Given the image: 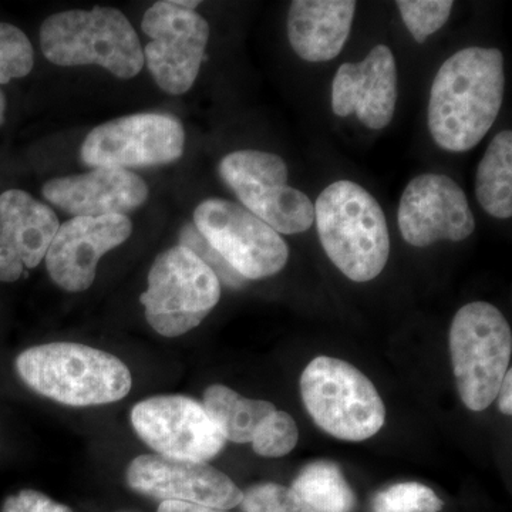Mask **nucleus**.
<instances>
[{
  "instance_id": "1",
  "label": "nucleus",
  "mask_w": 512,
  "mask_h": 512,
  "mask_svg": "<svg viewBox=\"0 0 512 512\" xmlns=\"http://www.w3.org/2000/svg\"><path fill=\"white\" fill-rule=\"evenodd\" d=\"M504 92L500 50L467 47L454 53L431 84L427 123L434 143L451 153L478 146L500 114Z\"/></svg>"
},
{
  "instance_id": "2",
  "label": "nucleus",
  "mask_w": 512,
  "mask_h": 512,
  "mask_svg": "<svg viewBox=\"0 0 512 512\" xmlns=\"http://www.w3.org/2000/svg\"><path fill=\"white\" fill-rule=\"evenodd\" d=\"M20 379L33 392L72 407L103 406L130 393V369L104 350L79 343H47L20 353Z\"/></svg>"
},
{
  "instance_id": "3",
  "label": "nucleus",
  "mask_w": 512,
  "mask_h": 512,
  "mask_svg": "<svg viewBox=\"0 0 512 512\" xmlns=\"http://www.w3.org/2000/svg\"><path fill=\"white\" fill-rule=\"evenodd\" d=\"M315 222L330 261L350 281L369 282L382 274L390 256V234L379 202L349 180L320 192Z\"/></svg>"
},
{
  "instance_id": "4",
  "label": "nucleus",
  "mask_w": 512,
  "mask_h": 512,
  "mask_svg": "<svg viewBox=\"0 0 512 512\" xmlns=\"http://www.w3.org/2000/svg\"><path fill=\"white\" fill-rule=\"evenodd\" d=\"M40 46L50 63L62 67L96 64L119 79H133L144 66L136 30L120 10L96 6L49 16Z\"/></svg>"
},
{
  "instance_id": "5",
  "label": "nucleus",
  "mask_w": 512,
  "mask_h": 512,
  "mask_svg": "<svg viewBox=\"0 0 512 512\" xmlns=\"http://www.w3.org/2000/svg\"><path fill=\"white\" fill-rule=\"evenodd\" d=\"M448 343L461 400L473 412H483L497 399L510 370L507 319L491 303H467L454 316Z\"/></svg>"
},
{
  "instance_id": "6",
  "label": "nucleus",
  "mask_w": 512,
  "mask_h": 512,
  "mask_svg": "<svg viewBox=\"0 0 512 512\" xmlns=\"http://www.w3.org/2000/svg\"><path fill=\"white\" fill-rule=\"evenodd\" d=\"M301 393L316 426L336 439L365 441L384 426L386 409L375 384L345 360L313 359L303 370Z\"/></svg>"
},
{
  "instance_id": "7",
  "label": "nucleus",
  "mask_w": 512,
  "mask_h": 512,
  "mask_svg": "<svg viewBox=\"0 0 512 512\" xmlns=\"http://www.w3.org/2000/svg\"><path fill=\"white\" fill-rule=\"evenodd\" d=\"M220 299L218 276L183 245L157 256L141 295L148 325L165 338H177L200 326Z\"/></svg>"
},
{
  "instance_id": "8",
  "label": "nucleus",
  "mask_w": 512,
  "mask_h": 512,
  "mask_svg": "<svg viewBox=\"0 0 512 512\" xmlns=\"http://www.w3.org/2000/svg\"><path fill=\"white\" fill-rule=\"evenodd\" d=\"M220 174L242 207L278 234L308 231L315 207L308 195L288 185V165L276 154L242 150L222 158Z\"/></svg>"
},
{
  "instance_id": "9",
  "label": "nucleus",
  "mask_w": 512,
  "mask_h": 512,
  "mask_svg": "<svg viewBox=\"0 0 512 512\" xmlns=\"http://www.w3.org/2000/svg\"><path fill=\"white\" fill-rule=\"evenodd\" d=\"M194 225L241 278L274 276L288 262V245L281 235L235 202L221 198L201 202Z\"/></svg>"
},
{
  "instance_id": "10",
  "label": "nucleus",
  "mask_w": 512,
  "mask_h": 512,
  "mask_svg": "<svg viewBox=\"0 0 512 512\" xmlns=\"http://www.w3.org/2000/svg\"><path fill=\"white\" fill-rule=\"evenodd\" d=\"M141 29L150 37L144 64L165 93L180 96L194 86L210 39V25L195 10L157 2L147 10Z\"/></svg>"
},
{
  "instance_id": "11",
  "label": "nucleus",
  "mask_w": 512,
  "mask_h": 512,
  "mask_svg": "<svg viewBox=\"0 0 512 512\" xmlns=\"http://www.w3.org/2000/svg\"><path fill=\"white\" fill-rule=\"evenodd\" d=\"M185 131L173 116L140 113L90 131L80 156L90 167L144 168L170 164L183 156Z\"/></svg>"
},
{
  "instance_id": "12",
  "label": "nucleus",
  "mask_w": 512,
  "mask_h": 512,
  "mask_svg": "<svg viewBox=\"0 0 512 512\" xmlns=\"http://www.w3.org/2000/svg\"><path fill=\"white\" fill-rule=\"evenodd\" d=\"M130 419L148 447L173 460L207 463L227 443L205 407L190 397H150L133 407Z\"/></svg>"
},
{
  "instance_id": "13",
  "label": "nucleus",
  "mask_w": 512,
  "mask_h": 512,
  "mask_svg": "<svg viewBox=\"0 0 512 512\" xmlns=\"http://www.w3.org/2000/svg\"><path fill=\"white\" fill-rule=\"evenodd\" d=\"M400 232L407 244L424 248L439 241H464L476 229L464 191L447 175L423 174L404 188Z\"/></svg>"
},
{
  "instance_id": "14",
  "label": "nucleus",
  "mask_w": 512,
  "mask_h": 512,
  "mask_svg": "<svg viewBox=\"0 0 512 512\" xmlns=\"http://www.w3.org/2000/svg\"><path fill=\"white\" fill-rule=\"evenodd\" d=\"M131 490L163 501H180L228 511L241 504L244 493L222 471L207 463L144 454L127 468Z\"/></svg>"
},
{
  "instance_id": "15",
  "label": "nucleus",
  "mask_w": 512,
  "mask_h": 512,
  "mask_svg": "<svg viewBox=\"0 0 512 512\" xmlns=\"http://www.w3.org/2000/svg\"><path fill=\"white\" fill-rule=\"evenodd\" d=\"M127 215L74 217L59 225L46 254L50 278L67 292L87 291L96 279L101 256L130 238Z\"/></svg>"
},
{
  "instance_id": "16",
  "label": "nucleus",
  "mask_w": 512,
  "mask_h": 512,
  "mask_svg": "<svg viewBox=\"0 0 512 512\" xmlns=\"http://www.w3.org/2000/svg\"><path fill=\"white\" fill-rule=\"evenodd\" d=\"M396 103V60L387 46L373 47L362 62L342 64L335 74L332 109L336 116L356 114L363 126L382 130L393 120Z\"/></svg>"
},
{
  "instance_id": "17",
  "label": "nucleus",
  "mask_w": 512,
  "mask_h": 512,
  "mask_svg": "<svg viewBox=\"0 0 512 512\" xmlns=\"http://www.w3.org/2000/svg\"><path fill=\"white\" fill-rule=\"evenodd\" d=\"M59 229L55 211L22 190L0 194V281L15 282L46 258Z\"/></svg>"
},
{
  "instance_id": "18",
  "label": "nucleus",
  "mask_w": 512,
  "mask_h": 512,
  "mask_svg": "<svg viewBox=\"0 0 512 512\" xmlns=\"http://www.w3.org/2000/svg\"><path fill=\"white\" fill-rule=\"evenodd\" d=\"M43 197L73 217L126 215L148 198L143 178L120 168L97 167L69 177L53 178L43 187Z\"/></svg>"
},
{
  "instance_id": "19",
  "label": "nucleus",
  "mask_w": 512,
  "mask_h": 512,
  "mask_svg": "<svg viewBox=\"0 0 512 512\" xmlns=\"http://www.w3.org/2000/svg\"><path fill=\"white\" fill-rule=\"evenodd\" d=\"M356 6L355 0H293L288 15L293 52L311 63L335 59L350 35Z\"/></svg>"
},
{
  "instance_id": "20",
  "label": "nucleus",
  "mask_w": 512,
  "mask_h": 512,
  "mask_svg": "<svg viewBox=\"0 0 512 512\" xmlns=\"http://www.w3.org/2000/svg\"><path fill=\"white\" fill-rule=\"evenodd\" d=\"M207 413L222 436L232 443H252L264 421L275 412L274 404L252 400L222 384H212L204 393Z\"/></svg>"
},
{
  "instance_id": "21",
  "label": "nucleus",
  "mask_w": 512,
  "mask_h": 512,
  "mask_svg": "<svg viewBox=\"0 0 512 512\" xmlns=\"http://www.w3.org/2000/svg\"><path fill=\"white\" fill-rule=\"evenodd\" d=\"M476 195L491 217L507 220L512 215V133L501 131L493 138L478 165Z\"/></svg>"
},
{
  "instance_id": "22",
  "label": "nucleus",
  "mask_w": 512,
  "mask_h": 512,
  "mask_svg": "<svg viewBox=\"0 0 512 512\" xmlns=\"http://www.w3.org/2000/svg\"><path fill=\"white\" fill-rule=\"evenodd\" d=\"M291 490L312 512H355L356 495L340 468L330 461H316L303 468Z\"/></svg>"
},
{
  "instance_id": "23",
  "label": "nucleus",
  "mask_w": 512,
  "mask_h": 512,
  "mask_svg": "<svg viewBox=\"0 0 512 512\" xmlns=\"http://www.w3.org/2000/svg\"><path fill=\"white\" fill-rule=\"evenodd\" d=\"M441 508L439 495L420 483L390 485L372 501L373 512H440Z\"/></svg>"
},
{
  "instance_id": "24",
  "label": "nucleus",
  "mask_w": 512,
  "mask_h": 512,
  "mask_svg": "<svg viewBox=\"0 0 512 512\" xmlns=\"http://www.w3.org/2000/svg\"><path fill=\"white\" fill-rule=\"evenodd\" d=\"M397 8L402 13L404 25L417 43L436 33L450 19L454 2L451 0H399Z\"/></svg>"
},
{
  "instance_id": "25",
  "label": "nucleus",
  "mask_w": 512,
  "mask_h": 512,
  "mask_svg": "<svg viewBox=\"0 0 512 512\" xmlns=\"http://www.w3.org/2000/svg\"><path fill=\"white\" fill-rule=\"evenodd\" d=\"M35 53L28 36L16 26L0 23V84L28 76Z\"/></svg>"
},
{
  "instance_id": "26",
  "label": "nucleus",
  "mask_w": 512,
  "mask_h": 512,
  "mask_svg": "<svg viewBox=\"0 0 512 512\" xmlns=\"http://www.w3.org/2000/svg\"><path fill=\"white\" fill-rule=\"evenodd\" d=\"M298 440V426L291 414L275 410L264 421L251 444L258 456L278 458L291 453Z\"/></svg>"
},
{
  "instance_id": "27",
  "label": "nucleus",
  "mask_w": 512,
  "mask_h": 512,
  "mask_svg": "<svg viewBox=\"0 0 512 512\" xmlns=\"http://www.w3.org/2000/svg\"><path fill=\"white\" fill-rule=\"evenodd\" d=\"M239 505L242 512H312L291 488L275 483L248 488Z\"/></svg>"
},
{
  "instance_id": "28",
  "label": "nucleus",
  "mask_w": 512,
  "mask_h": 512,
  "mask_svg": "<svg viewBox=\"0 0 512 512\" xmlns=\"http://www.w3.org/2000/svg\"><path fill=\"white\" fill-rule=\"evenodd\" d=\"M180 242V245L191 249L201 261H204L205 264L210 266L212 271L215 272V275L218 276V279H220V282L222 281L224 284L232 286V288H239V286L244 284L245 279L241 278V276L221 258L220 254L205 241V238L198 232L194 224H187L181 229Z\"/></svg>"
},
{
  "instance_id": "29",
  "label": "nucleus",
  "mask_w": 512,
  "mask_h": 512,
  "mask_svg": "<svg viewBox=\"0 0 512 512\" xmlns=\"http://www.w3.org/2000/svg\"><path fill=\"white\" fill-rule=\"evenodd\" d=\"M2 512H73V510L67 505L56 503L40 491L22 490L6 498Z\"/></svg>"
},
{
  "instance_id": "30",
  "label": "nucleus",
  "mask_w": 512,
  "mask_h": 512,
  "mask_svg": "<svg viewBox=\"0 0 512 512\" xmlns=\"http://www.w3.org/2000/svg\"><path fill=\"white\" fill-rule=\"evenodd\" d=\"M157 512H227L217 508L205 507V505L180 503V501H163Z\"/></svg>"
},
{
  "instance_id": "31",
  "label": "nucleus",
  "mask_w": 512,
  "mask_h": 512,
  "mask_svg": "<svg viewBox=\"0 0 512 512\" xmlns=\"http://www.w3.org/2000/svg\"><path fill=\"white\" fill-rule=\"evenodd\" d=\"M512 373L511 369L508 370L507 375L504 377V382L501 384L500 392H498V396L500 397V410L501 413L505 414V416H511L512 414V404H511V389H512Z\"/></svg>"
},
{
  "instance_id": "32",
  "label": "nucleus",
  "mask_w": 512,
  "mask_h": 512,
  "mask_svg": "<svg viewBox=\"0 0 512 512\" xmlns=\"http://www.w3.org/2000/svg\"><path fill=\"white\" fill-rule=\"evenodd\" d=\"M5 111H6V99L5 94L0 90V124H3L5 121Z\"/></svg>"
}]
</instances>
